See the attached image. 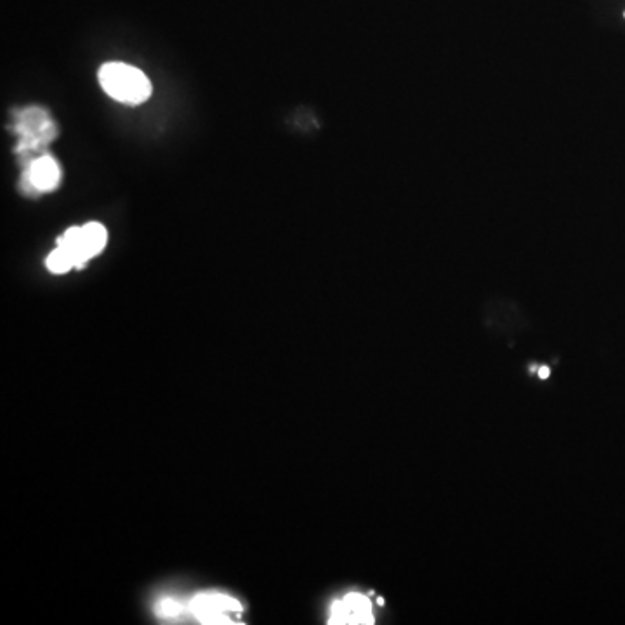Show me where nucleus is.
Here are the masks:
<instances>
[{
    "instance_id": "7",
    "label": "nucleus",
    "mask_w": 625,
    "mask_h": 625,
    "mask_svg": "<svg viewBox=\"0 0 625 625\" xmlns=\"http://www.w3.org/2000/svg\"><path fill=\"white\" fill-rule=\"evenodd\" d=\"M183 611H185V605L174 598H165L158 601L156 605V615L162 619H177Z\"/></svg>"
},
{
    "instance_id": "1",
    "label": "nucleus",
    "mask_w": 625,
    "mask_h": 625,
    "mask_svg": "<svg viewBox=\"0 0 625 625\" xmlns=\"http://www.w3.org/2000/svg\"><path fill=\"white\" fill-rule=\"evenodd\" d=\"M100 84L104 92L125 104L144 103L152 96L150 79L131 65L106 63L100 69Z\"/></svg>"
},
{
    "instance_id": "5",
    "label": "nucleus",
    "mask_w": 625,
    "mask_h": 625,
    "mask_svg": "<svg viewBox=\"0 0 625 625\" xmlns=\"http://www.w3.org/2000/svg\"><path fill=\"white\" fill-rule=\"evenodd\" d=\"M28 183L37 191H51L59 185L61 171L52 156H40L32 162L28 173Z\"/></svg>"
},
{
    "instance_id": "3",
    "label": "nucleus",
    "mask_w": 625,
    "mask_h": 625,
    "mask_svg": "<svg viewBox=\"0 0 625 625\" xmlns=\"http://www.w3.org/2000/svg\"><path fill=\"white\" fill-rule=\"evenodd\" d=\"M106 238L108 233L103 225L89 223L80 228H69L59 238L58 247H61L69 254L75 266H82L86 260L98 256L103 250Z\"/></svg>"
},
{
    "instance_id": "2",
    "label": "nucleus",
    "mask_w": 625,
    "mask_h": 625,
    "mask_svg": "<svg viewBox=\"0 0 625 625\" xmlns=\"http://www.w3.org/2000/svg\"><path fill=\"white\" fill-rule=\"evenodd\" d=\"M242 609L240 601L221 592L196 594L188 605L191 615L206 625L240 624L235 619H238Z\"/></svg>"
},
{
    "instance_id": "4",
    "label": "nucleus",
    "mask_w": 625,
    "mask_h": 625,
    "mask_svg": "<svg viewBox=\"0 0 625 625\" xmlns=\"http://www.w3.org/2000/svg\"><path fill=\"white\" fill-rule=\"evenodd\" d=\"M330 625H370L374 624V611L370 599L358 594L349 592L343 599L335 601L330 609Z\"/></svg>"
},
{
    "instance_id": "8",
    "label": "nucleus",
    "mask_w": 625,
    "mask_h": 625,
    "mask_svg": "<svg viewBox=\"0 0 625 625\" xmlns=\"http://www.w3.org/2000/svg\"><path fill=\"white\" fill-rule=\"evenodd\" d=\"M549 374H551V372H549V368H547V366H542V368L538 370V377H540V379H547V377H549Z\"/></svg>"
},
{
    "instance_id": "6",
    "label": "nucleus",
    "mask_w": 625,
    "mask_h": 625,
    "mask_svg": "<svg viewBox=\"0 0 625 625\" xmlns=\"http://www.w3.org/2000/svg\"><path fill=\"white\" fill-rule=\"evenodd\" d=\"M73 266H75L73 260H69V254L61 247L52 250L49 258H48V268H49V271L56 273V275L67 273Z\"/></svg>"
}]
</instances>
